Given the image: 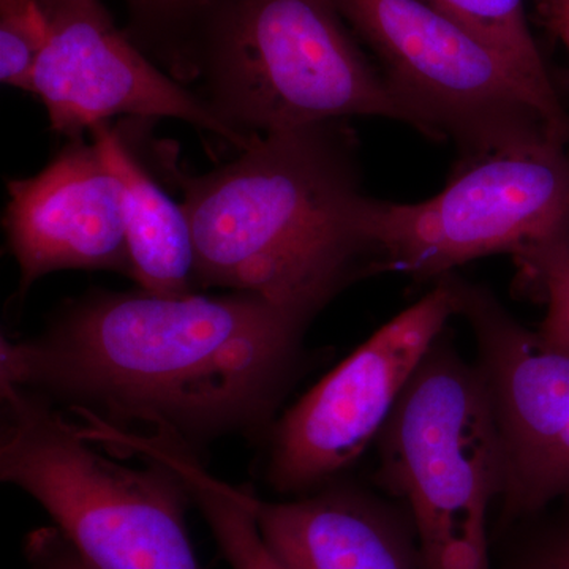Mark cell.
Segmentation results:
<instances>
[{"label":"cell","instance_id":"44dd1931","mask_svg":"<svg viewBox=\"0 0 569 569\" xmlns=\"http://www.w3.org/2000/svg\"><path fill=\"white\" fill-rule=\"evenodd\" d=\"M535 2H537V10H542L557 6V3L567 2V0H535Z\"/></svg>","mask_w":569,"mask_h":569},{"label":"cell","instance_id":"ffe728a7","mask_svg":"<svg viewBox=\"0 0 569 569\" xmlns=\"http://www.w3.org/2000/svg\"><path fill=\"white\" fill-rule=\"evenodd\" d=\"M31 569H86L56 529L33 531L26 546Z\"/></svg>","mask_w":569,"mask_h":569},{"label":"cell","instance_id":"9a60e30c","mask_svg":"<svg viewBox=\"0 0 569 569\" xmlns=\"http://www.w3.org/2000/svg\"><path fill=\"white\" fill-rule=\"evenodd\" d=\"M489 43L527 82L553 132L569 144V112L527 21L523 0H426Z\"/></svg>","mask_w":569,"mask_h":569},{"label":"cell","instance_id":"9c48e42d","mask_svg":"<svg viewBox=\"0 0 569 569\" xmlns=\"http://www.w3.org/2000/svg\"><path fill=\"white\" fill-rule=\"evenodd\" d=\"M477 342L503 455L492 538L569 498V355L548 346L482 284L443 276Z\"/></svg>","mask_w":569,"mask_h":569},{"label":"cell","instance_id":"d6986e66","mask_svg":"<svg viewBox=\"0 0 569 569\" xmlns=\"http://www.w3.org/2000/svg\"><path fill=\"white\" fill-rule=\"evenodd\" d=\"M127 36L174 74L198 0H126Z\"/></svg>","mask_w":569,"mask_h":569},{"label":"cell","instance_id":"6da1fadb","mask_svg":"<svg viewBox=\"0 0 569 569\" xmlns=\"http://www.w3.org/2000/svg\"><path fill=\"white\" fill-rule=\"evenodd\" d=\"M306 328L249 293L99 291L43 335L3 339L0 383L61 400L86 425L144 427L190 445L268 422Z\"/></svg>","mask_w":569,"mask_h":569},{"label":"cell","instance_id":"4fadbf2b","mask_svg":"<svg viewBox=\"0 0 569 569\" xmlns=\"http://www.w3.org/2000/svg\"><path fill=\"white\" fill-rule=\"evenodd\" d=\"M89 133L121 182L130 277L149 293H194L197 260L186 208L164 192L118 130L100 123Z\"/></svg>","mask_w":569,"mask_h":569},{"label":"cell","instance_id":"5b68a950","mask_svg":"<svg viewBox=\"0 0 569 569\" xmlns=\"http://www.w3.org/2000/svg\"><path fill=\"white\" fill-rule=\"evenodd\" d=\"M381 486L410 516L422 569H493L503 455L485 378L447 336L377 438Z\"/></svg>","mask_w":569,"mask_h":569},{"label":"cell","instance_id":"ba28073f","mask_svg":"<svg viewBox=\"0 0 569 569\" xmlns=\"http://www.w3.org/2000/svg\"><path fill=\"white\" fill-rule=\"evenodd\" d=\"M456 312L443 277L295 403L272 432L268 481L299 497L335 481L377 441Z\"/></svg>","mask_w":569,"mask_h":569},{"label":"cell","instance_id":"277c9868","mask_svg":"<svg viewBox=\"0 0 569 569\" xmlns=\"http://www.w3.org/2000/svg\"><path fill=\"white\" fill-rule=\"evenodd\" d=\"M0 391V478L50 515L86 569H201L187 527L192 498L170 467L126 466L44 397Z\"/></svg>","mask_w":569,"mask_h":569},{"label":"cell","instance_id":"7a4b0ae2","mask_svg":"<svg viewBox=\"0 0 569 569\" xmlns=\"http://www.w3.org/2000/svg\"><path fill=\"white\" fill-rule=\"evenodd\" d=\"M340 122L254 134L211 173H176L198 287L258 296L309 325L351 280L376 272L355 220V140Z\"/></svg>","mask_w":569,"mask_h":569},{"label":"cell","instance_id":"2e32d148","mask_svg":"<svg viewBox=\"0 0 569 569\" xmlns=\"http://www.w3.org/2000/svg\"><path fill=\"white\" fill-rule=\"evenodd\" d=\"M493 569H569V498L492 538Z\"/></svg>","mask_w":569,"mask_h":569},{"label":"cell","instance_id":"8992f818","mask_svg":"<svg viewBox=\"0 0 569 569\" xmlns=\"http://www.w3.org/2000/svg\"><path fill=\"white\" fill-rule=\"evenodd\" d=\"M355 220L373 271L440 279L488 254L516 257L569 236L567 144L539 138L466 153L436 197L397 204L362 193Z\"/></svg>","mask_w":569,"mask_h":569},{"label":"cell","instance_id":"ac0fdd59","mask_svg":"<svg viewBox=\"0 0 569 569\" xmlns=\"http://www.w3.org/2000/svg\"><path fill=\"white\" fill-rule=\"evenodd\" d=\"M40 0H0V80L29 92L33 69L47 47Z\"/></svg>","mask_w":569,"mask_h":569},{"label":"cell","instance_id":"3957f363","mask_svg":"<svg viewBox=\"0 0 569 569\" xmlns=\"http://www.w3.org/2000/svg\"><path fill=\"white\" fill-rule=\"evenodd\" d=\"M173 77L247 137L353 116L411 126L332 0H198Z\"/></svg>","mask_w":569,"mask_h":569},{"label":"cell","instance_id":"30bf717a","mask_svg":"<svg viewBox=\"0 0 569 569\" xmlns=\"http://www.w3.org/2000/svg\"><path fill=\"white\" fill-rule=\"evenodd\" d=\"M40 6L48 41L29 92L47 108L54 132L80 138L130 116L187 122L239 151L254 137L228 126L197 92L149 62L100 0H40Z\"/></svg>","mask_w":569,"mask_h":569},{"label":"cell","instance_id":"8fae6325","mask_svg":"<svg viewBox=\"0 0 569 569\" xmlns=\"http://www.w3.org/2000/svg\"><path fill=\"white\" fill-rule=\"evenodd\" d=\"M3 227L22 291L66 269L130 277L121 182L93 141L71 138L39 174L10 181Z\"/></svg>","mask_w":569,"mask_h":569},{"label":"cell","instance_id":"e0dca14e","mask_svg":"<svg viewBox=\"0 0 569 569\" xmlns=\"http://www.w3.org/2000/svg\"><path fill=\"white\" fill-rule=\"evenodd\" d=\"M516 260L545 298L546 316L538 335L569 355V236L530 247L516 254Z\"/></svg>","mask_w":569,"mask_h":569},{"label":"cell","instance_id":"52a82bcc","mask_svg":"<svg viewBox=\"0 0 569 569\" xmlns=\"http://www.w3.org/2000/svg\"><path fill=\"white\" fill-rule=\"evenodd\" d=\"M332 2L376 54L419 132L452 138L466 153L539 138L561 141L515 67L426 0Z\"/></svg>","mask_w":569,"mask_h":569},{"label":"cell","instance_id":"5bb4252c","mask_svg":"<svg viewBox=\"0 0 569 569\" xmlns=\"http://www.w3.org/2000/svg\"><path fill=\"white\" fill-rule=\"evenodd\" d=\"M130 448L170 467L212 530L231 569H287L258 529L252 493L220 481L194 458L189 443L164 432L138 433Z\"/></svg>","mask_w":569,"mask_h":569},{"label":"cell","instance_id":"7c38bea8","mask_svg":"<svg viewBox=\"0 0 569 569\" xmlns=\"http://www.w3.org/2000/svg\"><path fill=\"white\" fill-rule=\"evenodd\" d=\"M258 529L287 569H422L402 505L329 485L290 501L253 497Z\"/></svg>","mask_w":569,"mask_h":569}]
</instances>
